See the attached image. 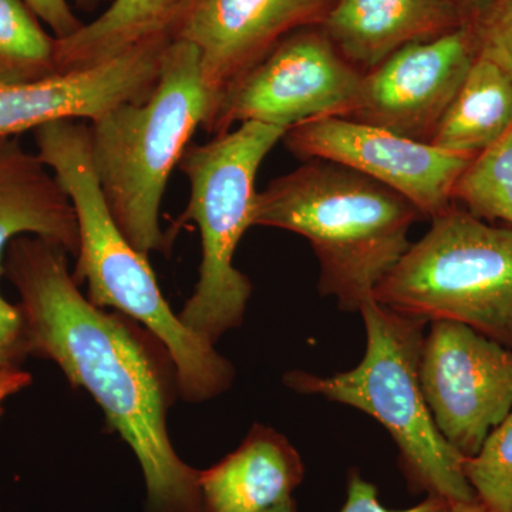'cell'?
<instances>
[{"label":"cell","mask_w":512,"mask_h":512,"mask_svg":"<svg viewBox=\"0 0 512 512\" xmlns=\"http://www.w3.org/2000/svg\"><path fill=\"white\" fill-rule=\"evenodd\" d=\"M282 140L302 160L332 161L386 185L430 220L451 207L454 185L476 157L343 117L306 121Z\"/></svg>","instance_id":"10"},{"label":"cell","mask_w":512,"mask_h":512,"mask_svg":"<svg viewBox=\"0 0 512 512\" xmlns=\"http://www.w3.org/2000/svg\"><path fill=\"white\" fill-rule=\"evenodd\" d=\"M39 235L79 252L76 212L55 175L18 137L0 140V274L12 239ZM22 315L0 295V376L22 369L28 357Z\"/></svg>","instance_id":"14"},{"label":"cell","mask_w":512,"mask_h":512,"mask_svg":"<svg viewBox=\"0 0 512 512\" xmlns=\"http://www.w3.org/2000/svg\"><path fill=\"white\" fill-rule=\"evenodd\" d=\"M474 23L478 55L497 64L512 79V0H498Z\"/></svg>","instance_id":"22"},{"label":"cell","mask_w":512,"mask_h":512,"mask_svg":"<svg viewBox=\"0 0 512 512\" xmlns=\"http://www.w3.org/2000/svg\"><path fill=\"white\" fill-rule=\"evenodd\" d=\"M171 40L167 29L160 30L89 69L37 82L0 84V140L57 120L92 123L123 104L146 100L156 87Z\"/></svg>","instance_id":"13"},{"label":"cell","mask_w":512,"mask_h":512,"mask_svg":"<svg viewBox=\"0 0 512 512\" xmlns=\"http://www.w3.org/2000/svg\"><path fill=\"white\" fill-rule=\"evenodd\" d=\"M477 57L473 22L404 46L365 73L343 119L430 143Z\"/></svg>","instance_id":"12"},{"label":"cell","mask_w":512,"mask_h":512,"mask_svg":"<svg viewBox=\"0 0 512 512\" xmlns=\"http://www.w3.org/2000/svg\"><path fill=\"white\" fill-rule=\"evenodd\" d=\"M512 126V79L501 67L478 55L451 101L431 146L477 156Z\"/></svg>","instance_id":"17"},{"label":"cell","mask_w":512,"mask_h":512,"mask_svg":"<svg viewBox=\"0 0 512 512\" xmlns=\"http://www.w3.org/2000/svg\"><path fill=\"white\" fill-rule=\"evenodd\" d=\"M30 383H32V376L23 369L0 376V417H2L3 404L6 400L28 387Z\"/></svg>","instance_id":"25"},{"label":"cell","mask_w":512,"mask_h":512,"mask_svg":"<svg viewBox=\"0 0 512 512\" xmlns=\"http://www.w3.org/2000/svg\"><path fill=\"white\" fill-rule=\"evenodd\" d=\"M463 470L481 504L491 512H512V412L476 456L464 460Z\"/></svg>","instance_id":"21"},{"label":"cell","mask_w":512,"mask_h":512,"mask_svg":"<svg viewBox=\"0 0 512 512\" xmlns=\"http://www.w3.org/2000/svg\"><path fill=\"white\" fill-rule=\"evenodd\" d=\"M420 383L441 436L461 456H476L512 412V352L464 323L431 322Z\"/></svg>","instance_id":"9"},{"label":"cell","mask_w":512,"mask_h":512,"mask_svg":"<svg viewBox=\"0 0 512 512\" xmlns=\"http://www.w3.org/2000/svg\"><path fill=\"white\" fill-rule=\"evenodd\" d=\"M33 134L37 157L55 175L76 212L74 281L87 284V299L97 308L126 313L163 343L184 400L200 403L220 396L231 387L234 367L171 311L148 256L131 245L114 221L94 173L89 123L57 120Z\"/></svg>","instance_id":"2"},{"label":"cell","mask_w":512,"mask_h":512,"mask_svg":"<svg viewBox=\"0 0 512 512\" xmlns=\"http://www.w3.org/2000/svg\"><path fill=\"white\" fill-rule=\"evenodd\" d=\"M336 0H180L167 30L200 53L207 127L235 86L284 37L319 28Z\"/></svg>","instance_id":"11"},{"label":"cell","mask_w":512,"mask_h":512,"mask_svg":"<svg viewBox=\"0 0 512 512\" xmlns=\"http://www.w3.org/2000/svg\"><path fill=\"white\" fill-rule=\"evenodd\" d=\"M359 313L365 322L366 352L355 369L326 377L292 372L285 383L379 421L399 447L400 467L413 493L450 504L477 500L464 474L466 457L441 436L421 389L420 359L429 322L373 298Z\"/></svg>","instance_id":"5"},{"label":"cell","mask_w":512,"mask_h":512,"mask_svg":"<svg viewBox=\"0 0 512 512\" xmlns=\"http://www.w3.org/2000/svg\"><path fill=\"white\" fill-rule=\"evenodd\" d=\"M448 507L450 503L446 500L427 495L423 503L409 510H387L379 501V493L375 485L363 480L356 471H353L349 477L348 501L340 512H446Z\"/></svg>","instance_id":"24"},{"label":"cell","mask_w":512,"mask_h":512,"mask_svg":"<svg viewBox=\"0 0 512 512\" xmlns=\"http://www.w3.org/2000/svg\"><path fill=\"white\" fill-rule=\"evenodd\" d=\"M471 22L454 0H336L320 30L362 73L412 43Z\"/></svg>","instance_id":"15"},{"label":"cell","mask_w":512,"mask_h":512,"mask_svg":"<svg viewBox=\"0 0 512 512\" xmlns=\"http://www.w3.org/2000/svg\"><path fill=\"white\" fill-rule=\"evenodd\" d=\"M37 18L52 30L57 39H66L83 28L82 20L74 15L70 0H25ZM79 8L92 10L101 0H73Z\"/></svg>","instance_id":"23"},{"label":"cell","mask_w":512,"mask_h":512,"mask_svg":"<svg viewBox=\"0 0 512 512\" xmlns=\"http://www.w3.org/2000/svg\"><path fill=\"white\" fill-rule=\"evenodd\" d=\"M373 299L403 315L464 323L512 348V229L450 207L380 282Z\"/></svg>","instance_id":"7"},{"label":"cell","mask_w":512,"mask_h":512,"mask_svg":"<svg viewBox=\"0 0 512 512\" xmlns=\"http://www.w3.org/2000/svg\"><path fill=\"white\" fill-rule=\"evenodd\" d=\"M268 512H298L295 501L289 500L286 503L278 505V507L272 508Z\"/></svg>","instance_id":"28"},{"label":"cell","mask_w":512,"mask_h":512,"mask_svg":"<svg viewBox=\"0 0 512 512\" xmlns=\"http://www.w3.org/2000/svg\"><path fill=\"white\" fill-rule=\"evenodd\" d=\"M416 207L352 168L308 160L275 178L255 198L252 227L308 239L319 262L318 288L339 309L359 312L406 254Z\"/></svg>","instance_id":"3"},{"label":"cell","mask_w":512,"mask_h":512,"mask_svg":"<svg viewBox=\"0 0 512 512\" xmlns=\"http://www.w3.org/2000/svg\"><path fill=\"white\" fill-rule=\"evenodd\" d=\"M286 130L268 124H239L205 144H190L180 170L190 183V200L171 238L194 222L201 234L200 279L178 315L192 332L215 346L238 328L252 295L251 281L234 266V255L252 227L259 167Z\"/></svg>","instance_id":"6"},{"label":"cell","mask_w":512,"mask_h":512,"mask_svg":"<svg viewBox=\"0 0 512 512\" xmlns=\"http://www.w3.org/2000/svg\"><path fill=\"white\" fill-rule=\"evenodd\" d=\"M471 214L512 225V126L468 164L453 190Z\"/></svg>","instance_id":"20"},{"label":"cell","mask_w":512,"mask_h":512,"mask_svg":"<svg viewBox=\"0 0 512 512\" xmlns=\"http://www.w3.org/2000/svg\"><path fill=\"white\" fill-rule=\"evenodd\" d=\"M446 512H491L480 501H466V503H453L450 504Z\"/></svg>","instance_id":"27"},{"label":"cell","mask_w":512,"mask_h":512,"mask_svg":"<svg viewBox=\"0 0 512 512\" xmlns=\"http://www.w3.org/2000/svg\"><path fill=\"white\" fill-rule=\"evenodd\" d=\"M302 480L301 457L288 439L255 424L237 450L200 471L202 511L268 512L292 500Z\"/></svg>","instance_id":"16"},{"label":"cell","mask_w":512,"mask_h":512,"mask_svg":"<svg viewBox=\"0 0 512 512\" xmlns=\"http://www.w3.org/2000/svg\"><path fill=\"white\" fill-rule=\"evenodd\" d=\"M363 76L322 30H296L229 90L205 131L220 136L249 121L288 131L306 121L346 117Z\"/></svg>","instance_id":"8"},{"label":"cell","mask_w":512,"mask_h":512,"mask_svg":"<svg viewBox=\"0 0 512 512\" xmlns=\"http://www.w3.org/2000/svg\"><path fill=\"white\" fill-rule=\"evenodd\" d=\"M180 0H113L99 18L79 32L57 39L59 72L89 69L167 29Z\"/></svg>","instance_id":"18"},{"label":"cell","mask_w":512,"mask_h":512,"mask_svg":"<svg viewBox=\"0 0 512 512\" xmlns=\"http://www.w3.org/2000/svg\"><path fill=\"white\" fill-rule=\"evenodd\" d=\"M66 248L19 235L3 275L19 293L28 355L53 360L70 383L92 394L143 468L148 512H204L200 470L175 453L160 367L119 316L97 308L67 269Z\"/></svg>","instance_id":"1"},{"label":"cell","mask_w":512,"mask_h":512,"mask_svg":"<svg viewBox=\"0 0 512 512\" xmlns=\"http://www.w3.org/2000/svg\"><path fill=\"white\" fill-rule=\"evenodd\" d=\"M208 113L200 53L171 40L153 92L89 123L90 156L107 207L137 251L167 252L160 224L168 181Z\"/></svg>","instance_id":"4"},{"label":"cell","mask_w":512,"mask_h":512,"mask_svg":"<svg viewBox=\"0 0 512 512\" xmlns=\"http://www.w3.org/2000/svg\"><path fill=\"white\" fill-rule=\"evenodd\" d=\"M471 22H477L490 12L498 0H454Z\"/></svg>","instance_id":"26"},{"label":"cell","mask_w":512,"mask_h":512,"mask_svg":"<svg viewBox=\"0 0 512 512\" xmlns=\"http://www.w3.org/2000/svg\"><path fill=\"white\" fill-rule=\"evenodd\" d=\"M60 74L57 37L49 35L25 0H0V84Z\"/></svg>","instance_id":"19"}]
</instances>
